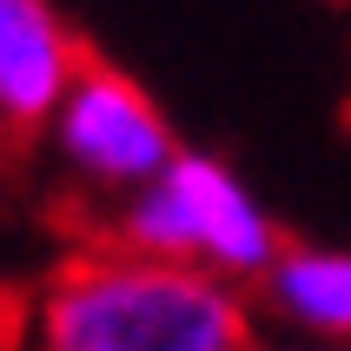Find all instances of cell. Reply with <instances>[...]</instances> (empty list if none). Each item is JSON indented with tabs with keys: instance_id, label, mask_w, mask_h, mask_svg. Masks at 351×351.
<instances>
[{
	"instance_id": "obj_3",
	"label": "cell",
	"mask_w": 351,
	"mask_h": 351,
	"mask_svg": "<svg viewBox=\"0 0 351 351\" xmlns=\"http://www.w3.org/2000/svg\"><path fill=\"white\" fill-rule=\"evenodd\" d=\"M47 133H53L60 166L73 179H86L93 193H133V186H146L179 153L166 113L126 73L93 66V60H80V73L53 99Z\"/></svg>"
},
{
	"instance_id": "obj_6",
	"label": "cell",
	"mask_w": 351,
	"mask_h": 351,
	"mask_svg": "<svg viewBox=\"0 0 351 351\" xmlns=\"http://www.w3.org/2000/svg\"><path fill=\"white\" fill-rule=\"evenodd\" d=\"M285 351H351V345H332V338H305V345H285Z\"/></svg>"
},
{
	"instance_id": "obj_4",
	"label": "cell",
	"mask_w": 351,
	"mask_h": 351,
	"mask_svg": "<svg viewBox=\"0 0 351 351\" xmlns=\"http://www.w3.org/2000/svg\"><path fill=\"white\" fill-rule=\"evenodd\" d=\"M80 73V40L53 14V0H0V126L34 133L53 99Z\"/></svg>"
},
{
	"instance_id": "obj_1",
	"label": "cell",
	"mask_w": 351,
	"mask_h": 351,
	"mask_svg": "<svg viewBox=\"0 0 351 351\" xmlns=\"http://www.w3.org/2000/svg\"><path fill=\"white\" fill-rule=\"evenodd\" d=\"M34 338L40 351H252V305L206 265L99 245L60 265Z\"/></svg>"
},
{
	"instance_id": "obj_2",
	"label": "cell",
	"mask_w": 351,
	"mask_h": 351,
	"mask_svg": "<svg viewBox=\"0 0 351 351\" xmlns=\"http://www.w3.org/2000/svg\"><path fill=\"white\" fill-rule=\"evenodd\" d=\"M119 245L159 258H186L219 278H258L278 252L272 213L252 199V186L213 153H173L146 186L119 193Z\"/></svg>"
},
{
	"instance_id": "obj_5",
	"label": "cell",
	"mask_w": 351,
	"mask_h": 351,
	"mask_svg": "<svg viewBox=\"0 0 351 351\" xmlns=\"http://www.w3.org/2000/svg\"><path fill=\"white\" fill-rule=\"evenodd\" d=\"M258 305L305 338L351 345V245H278L258 272Z\"/></svg>"
}]
</instances>
